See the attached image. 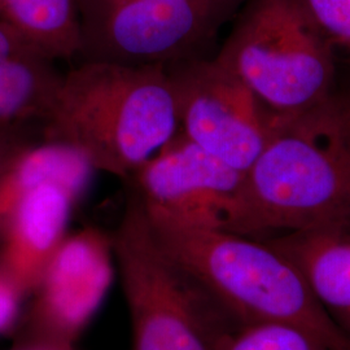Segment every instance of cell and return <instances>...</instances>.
I'll return each instance as SVG.
<instances>
[{"instance_id":"1","label":"cell","mask_w":350,"mask_h":350,"mask_svg":"<svg viewBox=\"0 0 350 350\" xmlns=\"http://www.w3.org/2000/svg\"><path fill=\"white\" fill-rule=\"evenodd\" d=\"M224 230L256 240L350 237V92L334 90L308 109L276 117Z\"/></svg>"},{"instance_id":"2","label":"cell","mask_w":350,"mask_h":350,"mask_svg":"<svg viewBox=\"0 0 350 350\" xmlns=\"http://www.w3.org/2000/svg\"><path fill=\"white\" fill-rule=\"evenodd\" d=\"M42 140L129 180L179 131L163 65L81 62L63 75Z\"/></svg>"},{"instance_id":"3","label":"cell","mask_w":350,"mask_h":350,"mask_svg":"<svg viewBox=\"0 0 350 350\" xmlns=\"http://www.w3.org/2000/svg\"><path fill=\"white\" fill-rule=\"evenodd\" d=\"M148 219L163 252L186 269L239 327L289 323L310 332L331 350H350L349 335L325 314L293 263L266 241L215 227L150 215Z\"/></svg>"},{"instance_id":"4","label":"cell","mask_w":350,"mask_h":350,"mask_svg":"<svg viewBox=\"0 0 350 350\" xmlns=\"http://www.w3.org/2000/svg\"><path fill=\"white\" fill-rule=\"evenodd\" d=\"M112 238L131 323V350H221L238 323L169 257L130 188Z\"/></svg>"},{"instance_id":"5","label":"cell","mask_w":350,"mask_h":350,"mask_svg":"<svg viewBox=\"0 0 350 350\" xmlns=\"http://www.w3.org/2000/svg\"><path fill=\"white\" fill-rule=\"evenodd\" d=\"M334 50L301 0H245L215 56L270 112L288 116L335 90Z\"/></svg>"},{"instance_id":"6","label":"cell","mask_w":350,"mask_h":350,"mask_svg":"<svg viewBox=\"0 0 350 350\" xmlns=\"http://www.w3.org/2000/svg\"><path fill=\"white\" fill-rule=\"evenodd\" d=\"M81 62L163 65L204 56L237 1L77 0Z\"/></svg>"},{"instance_id":"7","label":"cell","mask_w":350,"mask_h":350,"mask_svg":"<svg viewBox=\"0 0 350 350\" xmlns=\"http://www.w3.org/2000/svg\"><path fill=\"white\" fill-rule=\"evenodd\" d=\"M166 72L179 130L201 150L245 173L269 140L278 116L217 56L173 64Z\"/></svg>"},{"instance_id":"8","label":"cell","mask_w":350,"mask_h":350,"mask_svg":"<svg viewBox=\"0 0 350 350\" xmlns=\"http://www.w3.org/2000/svg\"><path fill=\"white\" fill-rule=\"evenodd\" d=\"M114 265L111 235L91 226L68 234L26 300L14 341L77 344L107 297Z\"/></svg>"},{"instance_id":"9","label":"cell","mask_w":350,"mask_h":350,"mask_svg":"<svg viewBox=\"0 0 350 350\" xmlns=\"http://www.w3.org/2000/svg\"><path fill=\"white\" fill-rule=\"evenodd\" d=\"M244 173L201 150L179 130L129 182L147 214L224 230Z\"/></svg>"},{"instance_id":"10","label":"cell","mask_w":350,"mask_h":350,"mask_svg":"<svg viewBox=\"0 0 350 350\" xmlns=\"http://www.w3.org/2000/svg\"><path fill=\"white\" fill-rule=\"evenodd\" d=\"M81 198L73 188L47 182L33 189L10 217L0 235V258L27 297L68 235L70 215Z\"/></svg>"},{"instance_id":"11","label":"cell","mask_w":350,"mask_h":350,"mask_svg":"<svg viewBox=\"0 0 350 350\" xmlns=\"http://www.w3.org/2000/svg\"><path fill=\"white\" fill-rule=\"evenodd\" d=\"M287 257L325 314L350 336V237L291 232L262 240Z\"/></svg>"},{"instance_id":"12","label":"cell","mask_w":350,"mask_h":350,"mask_svg":"<svg viewBox=\"0 0 350 350\" xmlns=\"http://www.w3.org/2000/svg\"><path fill=\"white\" fill-rule=\"evenodd\" d=\"M83 157L63 146L38 142L0 172V235L10 217L38 186L59 182L83 196L92 176Z\"/></svg>"},{"instance_id":"13","label":"cell","mask_w":350,"mask_h":350,"mask_svg":"<svg viewBox=\"0 0 350 350\" xmlns=\"http://www.w3.org/2000/svg\"><path fill=\"white\" fill-rule=\"evenodd\" d=\"M0 20L55 63L79 55L81 18L77 0H0Z\"/></svg>"},{"instance_id":"14","label":"cell","mask_w":350,"mask_h":350,"mask_svg":"<svg viewBox=\"0 0 350 350\" xmlns=\"http://www.w3.org/2000/svg\"><path fill=\"white\" fill-rule=\"evenodd\" d=\"M62 78L55 62L38 52L0 64V127L42 125Z\"/></svg>"},{"instance_id":"15","label":"cell","mask_w":350,"mask_h":350,"mask_svg":"<svg viewBox=\"0 0 350 350\" xmlns=\"http://www.w3.org/2000/svg\"><path fill=\"white\" fill-rule=\"evenodd\" d=\"M221 350H331L297 325L263 322L241 325L226 338Z\"/></svg>"},{"instance_id":"16","label":"cell","mask_w":350,"mask_h":350,"mask_svg":"<svg viewBox=\"0 0 350 350\" xmlns=\"http://www.w3.org/2000/svg\"><path fill=\"white\" fill-rule=\"evenodd\" d=\"M301 3L332 47L350 52V0H301Z\"/></svg>"},{"instance_id":"17","label":"cell","mask_w":350,"mask_h":350,"mask_svg":"<svg viewBox=\"0 0 350 350\" xmlns=\"http://www.w3.org/2000/svg\"><path fill=\"white\" fill-rule=\"evenodd\" d=\"M27 293L0 258V336L12 335L25 308Z\"/></svg>"},{"instance_id":"18","label":"cell","mask_w":350,"mask_h":350,"mask_svg":"<svg viewBox=\"0 0 350 350\" xmlns=\"http://www.w3.org/2000/svg\"><path fill=\"white\" fill-rule=\"evenodd\" d=\"M42 142L40 125L7 126L0 127V172L23 150Z\"/></svg>"},{"instance_id":"19","label":"cell","mask_w":350,"mask_h":350,"mask_svg":"<svg viewBox=\"0 0 350 350\" xmlns=\"http://www.w3.org/2000/svg\"><path fill=\"white\" fill-rule=\"evenodd\" d=\"M27 52H38V51L34 50L25 39L13 29L12 26L0 20V64L12 59L14 56L27 53Z\"/></svg>"},{"instance_id":"20","label":"cell","mask_w":350,"mask_h":350,"mask_svg":"<svg viewBox=\"0 0 350 350\" xmlns=\"http://www.w3.org/2000/svg\"><path fill=\"white\" fill-rule=\"evenodd\" d=\"M11 350H79L77 344L47 340H16Z\"/></svg>"},{"instance_id":"21","label":"cell","mask_w":350,"mask_h":350,"mask_svg":"<svg viewBox=\"0 0 350 350\" xmlns=\"http://www.w3.org/2000/svg\"><path fill=\"white\" fill-rule=\"evenodd\" d=\"M178 1H237L244 4L245 0H178Z\"/></svg>"}]
</instances>
